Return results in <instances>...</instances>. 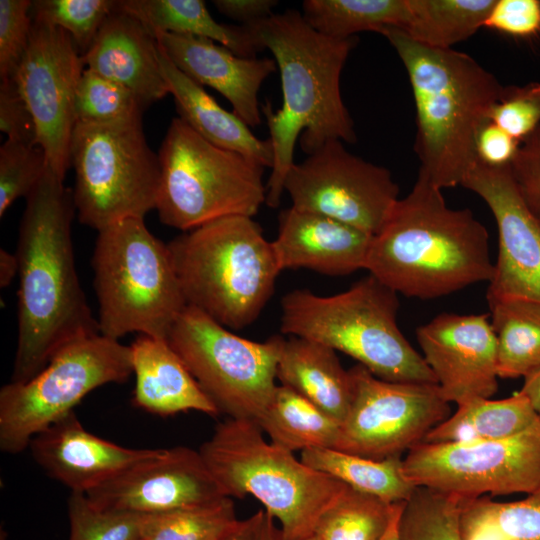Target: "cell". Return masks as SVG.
<instances>
[{
	"label": "cell",
	"mask_w": 540,
	"mask_h": 540,
	"mask_svg": "<svg viewBox=\"0 0 540 540\" xmlns=\"http://www.w3.org/2000/svg\"><path fill=\"white\" fill-rule=\"evenodd\" d=\"M47 166L26 198L18 234V336L11 382L39 373L67 344L99 333L79 282L73 194Z\"/></svg>",
	"instance_id": "6da1fadb"
},
{
	"label": "cell",
	"mask_w": 540,
	"mask_h": 540,
	"mask_svg": "<svg viewBox=\"0 0 540 540\" xmlns=\"http://www.w3.org/2000/svg\"><path fill=\"white\" fill-rule=\"evenodd\" d=\"M280 72L282 105L261 106L274 162L266 183V204L280 205L284 182L294 164L296 141L310 155L329 140L355 143L354 123L340 90V78L357 38H332L312 28L297 10H286L246 25Z\"/></svg>",
	"instance_id": "7a4b0ae2"
},
{
	"label": "cell",
	"mask_w": 540,
	"mask_h": 540,
	"mask_svg": "<svg viewBox=\"0 0 540 540\" xmlns=\"http://www.w3.org/2000/svg\"><path fill=\"white\" fill-rule=\"evenodd\" d=\"M365 269L398 294L434 299L489 282L494 264L485 226L419 173L372 236Z\"/></svg>",
	"instance_id": "3957f363"
},
{
	"label": "cell",
	"mask_w": 540,
	"mask_h": 540,
	"mask_svg": "<svg viewBox=\"0 0 540 540\" xmlns=\"http://www.w3.org/2000/svg\"><path fill=\"white\" fill-rule=\"evenodd\" d=\"M380 34L400 57L412 87L419 173L441 190L461 185L477 162V133L503 86L465 53L422 45L394 27Z\"/></svg>",
	"instance_id": "277c9868"
},
{
	"label": "cell",
	"mask_w": 540,
	"mask_h": 540,
	"mask_svg": "<svg viewBox=\"0 0 540 540\" xmlns=\"http://www.w3.org/2000/svg\"><path fill=\"white\" fill-rule=\"evenodd\" d=\"M187 306L240 330L261 314L281 269L273 243L249 216H228L168 244Z\"/></svg>",
	"instance_id": "5b68a950"
},
{
	"label": "cell",
	"mask_w": 540,
	"mask_h": 540,
	"mask_svg": "<svg viewBox=\"0 0 540 540\" xmlns=\"http://www.w3.org/2000/svg\"><path fill=\"white\" fill-rule=\"evenodd\" d=\"M398 293L369 274L348 290L320 296L295 289L281 299V332L322 343L391 382L437 384L397 324Z\"/></svg>",
	"instance_id": "8992f818"
},
{
	"label": "cell",
	"mask_w": 540,
	"mask_h": 540,
	"mask_svg": "<svg viewBox=\"0 0 540 540\" xmlns=\"http://www.w3.org/2000/svg\"><path fill=\"white\" fill-rule=\"evenodd\" d=\"M199 452L228 497L252 495L279 520L283 540L312 536L322 513L347 487L267 442L252 420L219 423Z\"/></svg>",
	"instance_id": "52a82bcc"
},
{
	"label": "cell",
	"mask_w": 540,
	"mask_h": 540,
	"mask_svg": "<svg viewBox=\"0 0 540 540\" xmlns=\"http://www.w3.org/2000/svg\"><path fill=\"white\" fill-rule=\"evenodd\" d=\"M91 264L101 335L119 340L138 333L168 340L187 304L167 244L143 218L99 230Z\"/></svg>",
	"instance_id": "ba28073f"
},
{
	"label": "cell",
	"mask_w": 540,
	"mask_h": 540,
	"mask_svg": "<svg viewBox=\"0 0 540 540\" xmlns=\"http://www.w3.org/2000/svg\"><path fill=\"white\" fill-rule=\"evenodd\" d=\"M160 221L183 232L228 216L257 214L266 202L265 167L218 147L172 119L158 152Z\"/></svg>",
	"instance_id": "9c48e42d"
},
{
	"label": "cell",
	"mask_w": 540,
	"mask_h": 540,
	"mask_svg": "<svg viewBox=\"0 0 540 540\" xmlns=\"http://www.w3.org/2000/svg\"><path fill=\"white\" fill-rule=\"evenodd\" d=\"M79 221L97 231L156 208L160 163L142 118L108 124L76 122L70 144Z\"/></svg>",
	"instance_id": "30bf717a"
},
{
	"label": "cell",
	"mask_w": 540,
	"mask_h": 540,
	"mask_svg": "<svg viewBox=\"0 0 540 540\" xmlns=\"http://www.w3.org/2000/svg\"><path fill=\"white\" fill-rule=\"evenodd\" d=\"M133 374L130 346L100 333L75 340L57 351L31 379L9 382L0 390V449L25 450L32 438L74 411L91 391L124 383Z\"/></svg>",
	"instance_id": "8fae6325"
},
{
	"label": "cell",
	"mask_w": 540,
	"mask_h": 540,
	"mask_svg": "<svg viewBox=\"0 0 540 540\" xmlns=\"http://www.w3.org/2000/svg\"><path fill=\"white\" fill-rule=\"evenodd\" d=\"M284 338L264 342L232 333L196 308L187 306L168 342L219 413L256 421L276 390Z\"/></svg>",
	"instance_id": "7c38bea8"
},
{
	"label": "cell",
	"mask_w": 540,
	"mask_h": 540,
	"mask_svg": "<svg viewBox=\"0 0 540 540\" xmlns=\"http://www.w3.org/2000/svg\"><path fill=\"white\" fill-rule=\"evenodd\" d=\"M407 478L463 500L529 494L540 485V420L513 436L473 443H426L403 459Z\"/></svg>",
	"instance_id": "4fadbf2b"
},
{
	"label": "cell",
	"mask_w": 540,
	"mask_h": 540,
	"mask_svg": "<svg viewBox=\"0 0 540 540\" xmlns=\"http://www.w3.org/2000/svg\"><path fill=\"white\" fill-rule=\"evenodd\" d=\"M348 371L352 402L334 449L375 460L401 456L449 417L437 384L382 380L361 364Z\"/></svg>",
	"instance_id": "5bb4252c"
},
{
	"label": "cell",
	"mask_w": 540,
	"mask_h": 540,
	"mask_svg": "<svg viewBox=\"0 0 540 540\" xmlns=\"http://www.w3.org/2000/svg\"><path fill=\"white\" fill-rule=\"evenodd\" d=\"M284 191L291 207L321 214L375 235L399 197L385 167L348 152L329 140L287 173Z\"/></svg>",
	"instance_id": "9a60e30c"
},
{
	"label": "cell",
	"mask_w": 540,
	"mask_h": 540,
	"mask_svg": "<svg viewBox=\"0 0 540 540\" xmlns=\"http://www.w3.org/2000/svg\"><path fill=\"white\" fill-rule=\"evenodd\" d=\"M84 69L82 55L65 30L33 20L29 46L14 80L32 114L36 144L62 180L71 167L75 98Z\"/></svg>",
	"instance_id": "2e32d148"
},
{
	"label": "cell",
	"mask_w": 540,
	"mask_h": 540,
	"mask_svg": "<svg viewBox=\"0 0 540 540\" xmlns=\"http://www.w3.org/2000/svg\"><path fill=\"white\" fill-rule=\"evenodd\" d=\"M461 185L485 201L498 228V258L487 302L508 298L540 302V223L523 201L509 165L476 162Z\"/></svg>",
	"instance_id": "e0dca14e"
},
{
	"label": "cell",
	"mask_w": 540,
	"mask_h": 540,
	"mask_svg": "<svg viewBox=\"0 0 540 540\" xmlns=\"http://www.w3.org/2000/svg\"><path fill=\"white\" fill-rule=\"evenodd\" d=\"M97 506L142 515L203 505L226 497L199 451L161 449L86 494Z\"/></svg>",
	"instance_id": "ac0fdd59"
},
{
	"label": "cell",
	"mask_w": 540,
	"mask_h": 540,
	"mask_svg": "<svg viewBox=\"0 0 540 540\" xmlns=\"http://www.w3.org/2000/svg\"><path fill=\"white\" fill-rule=\"evenodd\" d=\"M416 337L447 402L458 406L497 392V339L488 315L441 313Z\"/></svg>",
	"instance_id": "d6986e66"
},
{
	"label": "cell",
	"mask_w": 540,
	"mask_h": 540,
	"mask_svg": "<svg viewBox=\"0 0 540 540\" xmlns=\"http://www.w3.org/2000/svg\"><path fill=\"white\" fill-rule=\"evenodd\" d=\"M36 463L71 492L87 494L161 449L120 446L86 430L75 411L35 435L28 446Z\"/></svg>",
	"instance_id": "ffe728a7"
},
{
	"label": "cell",
	"mask_w": 540,
	"mask_h": 540,
	"mask_svg": "<svg viewBox=\"0 0 540 540\" xmlns=\"http://www.w3.org/2000/svg\"><path fill=\"white\" fill-rule=\"evenodd\" d=\"M155 38L171 62L200 86L222 94L249 127L261 123L258 92L276 71L274 59L246 58L207 38L158 32Z\"/></svg>",
	"instance_id": "44dd1931"
},
{
	"label": "cell",
	"mask_w": 540,
	"mask_h": 540,
	"mask_svg": "<svg viewBox=\"0 0 540 540\" xmlns=\"http://www.w3.org/2000/svg\"><path fill=\"white\" fill-rule=\"evenodd\" d=\"M371 234L333 218L284 209L273 243L282 270L306 268L329 276L365 269Z\"/></svg>",
	"instance_id": "7402d4cb"
},
{
	"label": "cell",
	"mask_w": 540,
	"mask_h": 540,
	"mask_svg": "<svg viewBox=\"0 0 540 540\" xmlns=\"http://www.w3.org/2000/svg\"><path fill=\"white\" fill-rule=\"evenodd\" d=\"M82 59L85 68L129 89L143 110L170 94L155 36L119 1Z\"/></svg>",
	"instance_id": "603a6c76"
},
{
	"label": "cell",
	"mask_w": 540,
	"mask_h": 540,
	"mask_svg": "<svg viewBox=\"0 0 540 540\" xmlns=\"http://www.w3.org/2000/svg\"><path fill=\"white\" fill-rule=\"evenodd\" d=\"M130 350L136 407L162 417L190 410L219 414L167 339L138 335Z\"/></svg>",
	"instance_id": "cb8c5ba5"
},
{
	"label": "cell",
	"mask_w": 540,
	"mask_h": 540,
	"mask_svg": "<svg viewBox=\"0 0 540 540\" xmlns=\"http://www.w3.org/2000/svg\"><path fill=\"white\" fill-rule=\"evenodd\" d=\"M158 55L162 74L181 119L212 144L272 168L274 152L269 138L256 137L238 116L221 107L202 86L182 73L159 44Z\"/></svg>",
	"instance_id": "d4e9b609"
},
{
	"label": "cell",
	"mask_w": 540,
	"mask_h": 540,
	"mask_svg": "<svg viewBox=\"0 0 540 540\" xmlns=\"http://www.w3.org/2000/svg\"><path fill=\"white\" fill-rule=\"evenodd\" d=\"M277 379L342 423L352 402V381L336 351L298 336L283 340Z\"/></svg>",
	"instance_id": "484cf974"
},
{
	"label": "cell",
	"mask_w": 540,
	"mask_h": 540,
	"mask_svg": "<svg viewBox=\"0 0 540 540\" xmlns=\"http://www.w3.org/2000/svg\"><path fill=\"white\" fill-rule=\"evenodd\" d=\"M119 5L153 35L166 32L207 38L246 58L263 50L246 26L217 22L202 0H124Z\"/></svg>",
	"instance_id": "4316f807"
},
{
	"label": "cell",
	"mask_w": 540,
	"mask_h": 540,
	"mask_svg": "<svg viewBox=\"0 0 540 540\" xmlns=\"http://www.w3.org/2000/svg\"><path fill=\"white\" fill-rule=\"evenodd\" d=\"M539 420L540 416L521 391L501 400L477 398L458 405L457 411L432 428L422 442L499 440L520 433Z\"/></svg>",
	"instance_id": "83f0119b"
},
{
	"label": "cell",
	"mask_w": 540,
	"mask_h": 540,
	"mask_svg": "<svg viewBox=\"0 0 540 540\" xmlns=\"http://www.w3.org/2000/svg\"><path fill=\"white\" fill-rule=\"evenodd\" d=\"M271 442L291 452L334 449L341 423L294 390L277 385L272 399L255 421Z\"/></svg>",
	"instance_id": "f1b7e54d"
},
{
	"label": "cell",
	"mask_w": 540,
	"mask_h": 540,
	"mask_svg": "<svg viewBox=\"0 0 540 540\" xmlns=\"http://www.w3.org/2000/svg\"><path fill=\"white\" fill-rule=\"evenodd\" d=\"M301 461L390 504L406 502L417 488L407 478L401 456L375 460L332 448H313L301 452Z\"/></svg>",
	"instance_id": "f546056e"
},
{
	"label": "cell",
	"mask_w": 540,
	"mask_h": 540,
	"mask_svg": "<svg viewBox=\"0 0 540 540\" xmlns=\"http://www.w3.org/2000/svg\"><path fill=\"white\" fill-rule=\"evenodd\" d=\"M488 305L497 339L498 377L529 376L540 367V302L508 298Z\"/></svg>",
	"instance_id": "4dcf8cb0"
},
{
	"label": "cell",
	"mask_w": 540,
	"mask_h": 540,
	"mask_svg": "<svg viewBox=\"0 0 540 540\" xmlns=\"http://www.w3.org/2000/svg\"><path fill=\"white\" fill-rule=\"evenodd\" d=\"M496 0H407L400 29L422 45L450 49L483 27Z\"/></svg>",
	"instance_id": "1f68e13d"
},
{
	"label": "cell",
	"mask_w": 540,
	"mask_h": 540,
	"mask_svg": "<svg viewBox=\"0 0 540 540\" xmlns=\"http://www.w3.org/2000/svg\"><path fill=\"white\" fill-rule=\"evenodd\" d=\"M302 15L319 33L346 39L356 33L401 29L407 20V0H305Z\"/></svg>",
	"instance_id": "d6a6232c"
},
{
	"label": "cell",
	"mask_w": 540,
	"mask_h": 540,
	"mask_svg": "<svg viewBox=\"0 0 540 540\" xmlns=\"http://www.w3.org/2000/svg\"><path fill=\"white\" fill-rule=\"evenodd\" d=\"M527 495L511 502L487 496L464 500L462 540H540V485Z\"/></svg>",
	"instance_id": "836d02e7"
},
{
	"label": "cell",
	"mask_w": 540,
	"mask_h": 540,
	"mask_svg": "<svg viewBox=\"0 0 540 540\" xmlns=\"http://www.w3.org/2000/svg\"><path fill=\"white\" fill-rule=\"evenodd\" d=\"M395 504L347 486L322 513L313 535L318 540H380Z\"/></svg>",
	"instance_id": "e575fe53"
},
{
	"label": "cell",
	"mask_w": 540,
	"mask_h": 540,
	"mask_svg": "<svg viewBox=\"0 0 540 540\" xmlns=\"http://www.w3.org/2000/svg\"><path fill=\"white\" fill-rule=\"evenodd\" d=\"M239 522L233 501L226 496L203 505L144 515L140 540H222Z\"/></svg>",
	"instance_id": "d590c367"
},
{
	"label": "cell",
	"mask_w": 540,
	"mask_h": 540,
	"mask_svg": "<svg viewBox=\"0 0 540 540\" xmlns=\"http://www.w3.org/2000/svg\"><path fill=\"white\" fill-rule=\"evenodd\" d=\"M463 499L417 487L406 501L399 521L402 540H462Z\"/></svg>",
	"instance_id": "8d00e7d4"
},
{
	"label": "cell",
	"mask_w": 540,
	"mask_h": 540,
	"mask_svg": "<svg viewBox=\"0 0 540 540\" xmlns=\"http://www.w3.org/2000/svg\"><path fill=\"white\" fill-rule=\"evenodd\" d=\"M143 109L126 87L85 68L75 98L76 122L108 124L142 118Z\"/></svg>",
	"instance_id": "74e56055"
},
{
	"label": "cell",
	"mask_w": 540,
	"mask_h": 540,
	"mask_svg": "<svg viewBox=\"0 0 540 540\" xmlns=\"http://www.w3.org/2000/svg\"><path fill=\"white\" fill-rule=\"evenodd\" d=\"M117 4L113 0H37L32 1L31 15L33 20L65 30L83 55Z\"/></svg>",
	"instance_id": "f35d334b"
},
{
	"label": "cell",
	"mask_w": 540,
	"mask_h": 540,
	"mask_svg": "<svg viewBox=\"0 0 540 540\" xmlns=\"http://www.w3.org/2000/svg\"><path fill=\"white\" fill-rule=\"evenodd\" d=\"M67 508L69 540H140L142 514L101 508L78 492H71Z\"/></svg>",
	"instance_id": "ab89813d"
},
{
	"label": "cell",
	"mask_w": 540,
	"mask_h": 540,
	"mask_svg": "<svg viewBox=\"0 0 540 540\" xmlns=\"http://www.w3.org/2000/svg\"><path fill=\"white\" fill-rule=\"evenodd\" d=\"M48 166L38 145L7 139L0 148V217L19 198H27Z\"/></svg>",
	"instance_id": "60d3db41"
},
{
	"label": "cell",
	"mask_w": 540,
	"mask_h": 540,
	"mask_svg": "<svg viewBox=\"0 0 540 540\" xmlns=\"http://www.w3.org/2000/svg\"><path fill=\"white\" fill-rule=\"evenodd\" d=\"M489 120L520 143L540 125V83L503 86Z\"/></svg>",
	"instance_id": "b9f144b4"
},
{
	"label": "cell",
	"mask_w": 540,
	"mask_h": 540,
	"mask_svg": "<svg viewBox=\"0 0 540 540\" xmlns=\"http://www.w3.org/2000/svg\"><path fill=\"white\" fill-rule=\"evenodd\" d=\"M32 1L0 0V78L14 79L29 46Z\"/></svg>",
	"instance_id": "7bdbcfd3"
},
{
	"label": "cell",
	"mask_w": 540,
	"mask_h": 540,
	"mask_svg": "<svg viewBox=\"0 0 540 540\" xmlns=\"http://www.w3.org/2000/svg\"><path fill=\"white\" fill-rule=\"evenodd\" d=\"M509 167L523 201L540 223V125L520 143Z\"/></svg>",
	"instance_id": "ee69618b"
},
{
	"label": "cell",
	"mask_w": 540,
	"mask_h": 540,
	"mask_svg": "<svg viewBox=\"0 0 540 540\" xmlns=\"http://www.w3.org/2000/svg\"><path fill=\"white\" fill-rule=\"evenodd\" d=\"M483 27L528 38L540 33L539 0H496Z\"/></svg>",
	"instance_id": "f6af8a7d"
},
{
	"label": "cell",
	"mask_w": 540,
	"mask_h": 540,
	"mask_svg": "<svg viewBox=\"0 0 540 540\" xmlns=\"http://www.w3.org/2000/svg\"><path fill=\"white\" fill-rule=\"evenodd\" d=\"M0 130L9 140L37 145L32 114L14 79L0 84Z\"/></svg>",
	"instance_id": "bcb514c9"
},
{
	"label": "cell",
	"mask_w": 540,
	"mask_h": 540,
	"mask_svg": "<svg viewBox=\"0 0 540 540\" xmlns=\"http://www.w3.org/2000/svg\"><path fill=\"white\" fill-rule=\"evenodd\" d=\"M519 146V141L488 120L482 125L476 136L477 162L491 167L508 166Z\"/></svg>",
	"instance_id": "7dc6e473"
},
{
	"label": "cell",
	"mask_w": 540,
	"mask_h": 540,
	"mask_svg": "<svg viewBox=\"0 0 540 540\" xmlns=\"http://www.w3.org/2000/svg\"><path fill=\"white\" fill-rule=\"evenodd\" d=\"M212 3L221 14L243 26L271 16L278 5L276 0H213Z\"/></svg>",
	"instance_id": "c3c4849f"
},
{
	"label": "cell",
	"mask_w": 540,
	"mask_h": 540,
	"mask_svg": "<svg viewBox=\"0 0 540 540\" xmlns=\"http://www.w3.org/2000/svg\"><path fill=\"white\" fill-rule=\"evenodd\" d=\"M19 262L16 253L12 254L6 249H0V286L10 285L14 277L18 276Z\"/></svg>",
	"instance_id": "681fc988"
},
{
	"label": "cell",
	"mask_w": 540,
	"mask_h": 540,
	"mask_svg": "<svg viewBox=\"0 0 540 540\" xmlns=\"http://www.w3.org/2000/svg\"><path fill=\"white\" fill-rule=\"evenodd\" d=\"M263 511L259 510L251 517L240 520L237 527L222 540H252Z\"/></svg>",
	"instance_id": "f907efd6"
},
{
	"label": "cell",
	"mask_w": 540,
	"mask_h": 540,
	"mask_svg": "<svg viewBox=\"0 0 540 540\" xmlns=\"http://www.w3.org/2000/svg\"><path fill=\"white\" fill-rule=\"evenodd\" d=\"M520 391L528 397L533 408L540 416V367L524 378V384Z\"/></svg>",
	"instance_id": "816d5d0a"
},
{
	"label": "cell",
	"mask_w": 540,
	"mask_h": 540,
	"mask_svg": "<svg viewBox=\"0 0 540 540\" xmlns=\"http://www.w3.org/2000/svg\"><path fill=\"white\" fill-rule=\"evenodd\" d=\"M273 519L271 515L263 511L252 540H283L281 531L276 528Z\"/></svg>",
	"instance_id": "f5cc1de1"
},
{
	"label": "cell",
	"mask_w": 540,
	"mask_h": 540,
	"mask_svg": "<svg viewBox=\"0 0 540 540\" xmlns=\"http://www.w3.org/2000/svg\"><path fill=\"white\" fill-rule=\"evenodd\" d=\"M406 502L396 503L389 526L380 540H402L399 533V521Z\"/></svg>",
	"instance_id": "db71d44e"
},
{
	"label": "cell",
	"mask_w": 540,
	"mask_h": 540,
	"mask_svg": "<svg viewBox=\"0 0 540 540\" xmlns=\"http://www.w3.org/2000/svg\"><path fill=\"white\" fill-rule=\"evenodd\" d=\"M302 540H318L314 535L304 538Z\"/></svg>",
	"instance_id": "11a10c76"
}]
</instances>
